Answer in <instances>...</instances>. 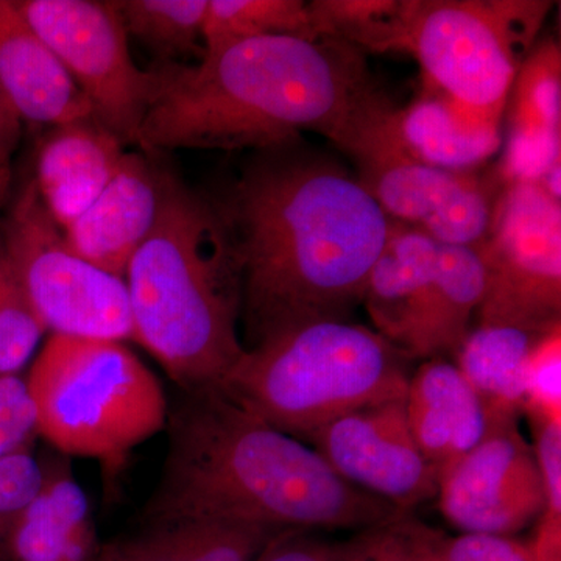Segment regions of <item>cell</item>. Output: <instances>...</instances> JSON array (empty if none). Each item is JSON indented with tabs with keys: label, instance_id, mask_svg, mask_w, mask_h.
<instances>
[{
	"label": "cell",
	"instance_id": "6da1fadb",
	"mask_svg": "<svg viewBox=\"0 0 561 561\" xmlns=\"http://www.w3.org/2000/svg\"><path fill=\"white\" fill-rule=\"evenodd\" d=\"M214 202L241 261L243 348L364 300L391 220L341 162L301 139L256 151Z\"/></svg>",
	"mask_w": 561,
	"mask_h": 561
},
{
	"label": "cell",
	"instance_id": "7a4b0ae2",
	"mask_svg": "<svg viewBox=\"0 0 561 561\" xmlns=\"http://www.w3.org/2000/svg\"><path fill=\"white\" fill-rule=\"evenodd\" d=\"M181 391L169 408L168 453L146 524L208 519L276 531L364 530L409 513L351 485L316 449L219 387Z\"/></svg>",
	"mask_w": 561,
	"mask_h": 561
},
{
	"label": "cell",
	"instance_id": "3957f363",
	"mask_svg": "<svg viewBox=\"0 0 561 561\" xmlns=\"http://www.w3.org/2000/svg\"><path fill=\"white\" fill-rule=\"evenodd\" d=\"M364 51L332 39L268 36L205 51L194 66H165L140 128L147 153L254 151L301 131L330 140L378 91Z\"/></svg>",
	"mask_w": 561,
	"mask_h": 561
},
{
	"label": "cell",
	"instance_id": "277c9868",
	"mask_svg": "<svg viewBox=\"0 0 561 561\" xmlns=\"http://www.w3.org/2000/svg\"><path fill=\"white\" fill-rule=\"evenodd\" d=\"M125 286L133 341L181 390L219 387L245 348L241 261L217 203L164 172L160 213Z\"/></svg>",
	"mask_w": 561,
	"mask_h": 561
},
{
	"label": "cell",
	"instance_id": "5b68a950",
	"mask_svg": "<svg viewBox=\"0 0 561 561\" xmlns=\"http://www.w3.org/2000/svg\"><path fill=\"white\" fill-rule=\"evenodd\" d=\"M411 360L362 324L316 321L243 351L219 389L276 430L309 440L346 413L405 394Z\"/></svg>",
	"mask_w": 561,
	"mask_h": 561
},
{
	"label": "cell",
	"instance_id": "8992f818",
	"mask_svg": "<svg viewBox=\"0 0 561 561\" xmlns=\"http://www.w3.org/2000/svg\"><path fill=\"white\" fill-rule=\"evenodd\" d=\"M25 386L36 434L66 456L116 465L168 423L160 381L124 342L51 334Z\"/></svg>",
	"mask_w": 561,
	"mask_h": 561
},
{
	"label": "cell",
	"instance_id": "52a82bcc",
	"mask_svg": "<svg viewBox=\"0 0 561 561\" xmlns=\"http://www.w3.org/2000/svg\"><path fill=\"white\" fill-rule=\"evenodd\" d=\"M398 106L376 91L330 139L390 220L445 245L478 247L489 234L504 183L493 172L456 173L413 157L398 130Z\"/></svg>",
	"mask_w": 561,
	"mask_h": 561
},
{
	"label": "cell",
	"instance_id": "ba28073f",
	"mask_svg": "<svg viewBox=\"0 0 561 561\" xmlns=\"http://www.w3.org/2000/svg\"><path fill=\"white\" fill-rule=\"evenodd\" d=\"M553 2L404 0L401 51L430 83L468 108L502 119Z\"/></svg>",
	"mask_w": 561,
	"mask_h": 561
},
{
	"label": "cell",
	"instance_id": "9c48e42d",
	"mask_svg": "<svg viewBox=\"0 0 561 561\" xmlns=\"http://www.w3.org/2000/svg\"><path fill=\"white\" fill-rule=\"evenodd\" d=\"M3 256L44 330L76 337L133 341L125 280L101 271L66 242L65 231L28 180L3 221Z\"/></svg>",
	"mask_w": 561,
	"mask_h": 561
},
{
	"label": "cell",
	"instance_id": "30bf717a",
	"mask_svg": "<svg viewBox=\"0 0 561 561\" xmlns=\"http://www.w3.org/2000/svg\"><path fill=\"white\" fill-rule=\"evenodd\" d=\"M478 250L485 268L478 324L538 332L560 327V201L540 184H508Z\"/></svg>",
	"mask_w": 561,
	"mask_h": 561
},
{
	"label": "cell",
	"instance_id": "8fae6325",
	"mask_svg": "<svg viewBox=\"0 0 561 561\" xmlns=\"http://www.w3.org/2000/svg\"><path fill=\"white\" fill-rule=\"evenodd\" d=\"M16 5L90 103L92 117L124 146L138 144L161 69L142 70L133 61L113 0H20Z\"/></svg>",
	"mask_w": 561,
	"mask_h": 561
},
{
	"label": "cell",
	"instance_id": "7c38bea8",
	"mask_svg": "<svg viewBox=\"0 0 561 561\" xmlns=\"http://www.w3.org/2000/svg\"><path fill=\"white\" fill-rule=\"evenodd\" d=\"M438 507L463 534L513 537L537 522L545 483L518 419L502 420L483 440L438 474Z\"/></svg>",
	"mask_w": 561,
	"mask_h": 561
},
{
	"label": "cell",
	"instance_id": "4fadbf2b",
	"mask_svg": "<svg viewBox=\"0 0 561 561\" xmlns=\"http://www.w3.org/2000/svg\"><path fill=\"white\" fill-rule=\"evenodd\" d=\"M309 440L346 482L400 511L437 497L438 472L413 437L405 394L346 413Z\"/></svg>",
	"mask_w": 561,
	"mask_h": 561
},
{
	"label": "cell",
	"instance_id": "5bb4252c",
	"mask_svg": "<svg viewBox=\"0 0 561 561\" xmlns=\"http://www.w3.org/2000/svg\"><path fill=\"white\" fill-rule=\"evenodd\" d=\"M164 172L142 154H125L98 201L62 230L70 250L125 280L133 256L160 213Z\"/></svg>",
	"mask_w": 561,
	"mask_h": 561
},
{
	"label": "cell",
	"instance_id": "9a60e30c",
	"mask_svg": "<svg viewBox=\"0 0 561 561\" xmlns=\"http://www.w3.org/2000/svg\"><path fill=\"white\" fill-rule=\"evenodd\" d=\"M437 242L419 228L391 220L389 238L364 291L378 334L419 359L430 308Z\"/></svg>",
	"mask_w": 561,
	"mask_h": 561
},
{
	"label": "cell",
	"instance_id": "2e32d148",
	"mask_svg": "<svg viewBox=\"0 0 561 561\" xmlns=\"http://www.w3.org/2000/svg\"><path fill=\"white\" fill-rule=\"evenodd\" d=\"M125 154L124 144L92 117L51 127L44 135L33 181L62 230L98 201Z\"/></svg>",
	"mask_w": 561,
	"mask_h": 561
},
{
	"label": "cell",
	"instance_id": "e0dca14e",
	"mask_svg": "<svg viewBox=\"0 0 561 561\" xmlns=\"http://www.w3.org/2000/svg\"><path fill=\"white\" fill-rule=\"evenodd\" d=\"M405 408L416 445L438 474L502 421L490 412L457 365L442 357L424 360L412 373Z\"/></svg>",
	"mask_w": 561,
	"mask_h": 561
},
{
	"label": "cell",
	"instance_id": "ac0fdd59",
	"mask_svg": "<svg viewBox=\"0 0 561 561\" xmlns=\"http://www.w3.org/2000/svg\"><path fill=\"white\" fill-rule=\"evenodd\" d=\"M0 88L22 121L51 128L92 117L90 103L13 0H0Z\"/></svg>",
	"mask_w": 561,
	"mask_h": 561
},
{
	"label": "cell",
	"instance_id": "d6986e66",
	"mask_svg": "<svg viewBox=\"0 0 561 561\" xmlns=\"http://www.w3.org/2000/svg\"><path fill=\"white\" fill-rule=\"evenodd\" d=\"M502 119L468 108L430 83L398 110V130L413 157L446 172H479L504 144Z\"/></svg>",
	"mask_w": 561,
	"mask_h": 561
},
{
	"label": "cell",
	"instance_id": "ffe728a7",
	"mask_svg": "<svg viewBox=\"0 0 561 561\" xmlns=\"http://www.w3.org/2000/svg\"><path fill=\"white\" fill-rule=\"evenodd\" d=\"M13 534L11 561H91L90 504L68 470H44Z\"/></svg>",
	"mask_w": 561,
	"mask_h": 561
},
{
	"label": "cell",
	"instance_id": "44dd1931",
	"mask_svg": "<svg viewBox=\"0 0 561 561\" xmlns=\"http://www.w3.org/2000/svg\"><path fill=\"white\" fill-rule=\"evenodd\" d=\"M280 531L251 524L184 519L149 523L110 549L108 561H254Z\"/></svg>",
	"mask_w": 561,
	"mask_h": 561
},
{
	"label": "cell",
	"instance_id": "7402d4cb",
	"mask_svg": "<svg viewBox=\"0 0 561 561\" xmlns=\"http://www.w3.org/2000/svg\"><path fill=\"white\" fill-rule=\"evenodd\" d=\"M549 331L478 324L454 353L457 368L497 420L519 419L530 354Z\"/></svg>",
	"mask_w": 561,
	"mask_h": 561
},
{
	"label": "cell",
	"instance_id": "603a6c76",
	"mask_svg": "<svg viewBox=\"0 0 561 561\" xmlns=\"http://www.w3.org/2000/svg\"><path fill=\"white\" fill-rule=\"evenodd\" d=\"M485 291V268L478 247L437 242L430 308L419 359L456 353L470 332Z\"/></svg>",
	"mask_w": 561,
	"mask_h": 561
},
{
	"label": "cell",
	"instance_id": "cb8c5ba5",
	"mask_svg": "<svg viewBox=\"0 0 561 561\" xmlns=\"http://www.w3.org/2000/svg\"><path fill=\"white\" fill-rule=\"evenodd\" d=\"M512 142L561 146V51L553 41L531 47L511 91Z\"/></svg>",
	"mask_w": 561,
	"mask_h": 561
},
{
	"label": "cell",
	"instance_id": "d4e9b609",
	"mask_svg": "<svg viewBox=\"0 0 561 561\" xmlns=\"http://www.w3.org/2000/svg\"><path fill=\"white\" fill-rule=\"evenodd\" d=\"M268 36L319 41L313 33L309 3L302 0H208L203 50Z\"/></svg>",
	"mask_w": 561,
	"mask_h": 561
},
{
	"label": "cell",
	"instance_id": "484cf974",
	"mask_svg": "<svg viewBox=\"0 0 561 561\" xmlns=\"http://www.w3.org/2000/svg\"><path fill=\"white\" fill-rule=\"evenodd\" d=\"M317 39L348 44L367 54L401 51L404 0H313Z\"/></svg>",
	"mask_w": 561,
	"mask_h": 561
},
{
	"label": "cell",
	"instance_id": "4316f807",
	"mask_svg": "<svg viewBox=\"0 0 561 561\" xmlns=\"http://www.w3.org/2000/svg\"><path fill=\"white\" fill-rule=\"evenodd\" d=\"M114 7L127 35L162 60L192 54L203 41L208 0H117Z\"/></svg>",
	"mask_w": 561,
	"mask_h": 561
},
{
	"label": "cell",
	"instance_id": "83f0119b",
	"mask_svg": "<svg viewBox=\"0 0 561 561\" xmlns=\"http://www.w3.org/2000/svg\"><path fill=\"white\" fill-rule=\"evenodd\" d=\"M545 483V508L529 541L531 561H561V421L531 423Z\"/></svg>",
	"mask_w": 561,
	"mask_h": 561
},
{
	"label": "cell",
	"instance_id": "f1b7e54d",
	"mask_svg": "<svg viewBox=\"0 0 561 561\" xmlns=\"http://www.w3.org/2000/svg\"><path fill=\"white\" fill-rule=\"evenodd\" d=\"M44 331L0 250V376L18 375Z\"/></svg>",
	"mask_w": 561,
	"mask_h": 561
},
{
	"label": "cell",
	"instance_id": "f546056e",
	"mask_svg": "<svg viewBox=\"0 0 561 561\" xmlns=\"http://www.w3.org/2000/svg\"><path fill=\"white\" fill-rule=\"evenodd\" d=\"M435 531L402 513L346 541L342 561H424Z\"/></svg>",
	"mask_w": 561,
	"mask_h": 561
},
{
	"label": "cell",
	"instance_id": "4dcf8cb0",
	"mask_svg": "<svg viewBox=\"0 0 561 561\" xmlns=\"http://www.w3.org/2000/svg\"><path fill=\"white\" fill-rule=\"evenodd\" d=\"M523 412L531 423L561 421V328L545 334L530 354L524 378Z\"/></svg>",
	"mask_w": 561,
	"mask_h": 561
},
{
	"label": "cell",
	"instance_id": "1f68e13d",
	"mask_svg": "<svg viewBox=\"0 0 561 561\" xmlns=\"http://www.w3.org/2000/svg\"><path fill=\"white\" fill-rule=\"evenodd\" d=\"M43 465L22 449L0 459V561H11V534L43 483Z\"/></svg>",
	"mask_w": 561,
	"mask_h": 561
},
{
	"label": "cell",
	"instance_id": "d6a6232c",
	"mask_svg": "<svg viewBox=\"0 0 561 561\" xmlns=\"http://www.w3.org/2000/svg\"><path fill=\"white\" fill-rule=\"evenodd\" d=\"M424 561H531L529 542L490 534L445 537L435 531Z\"/></svg>",
	"mask_w": 561,
	"mask_h": 561
},
{
	"label": "cell",
	"instance_id": "836d02e7",
	"mask_svg": "<svg viewBox=\"0 0 561 561\" xmlns=\"http://www.w3.org/2000/svg\"><path fill=\"white\" fill-rule=\"evenodd\" d=\"M35 435V409L25 379L0 376V459L28 449Z\"/></svg>",
	"mask_w": 561,
	"mask_h": 561
},
{
	"label": "cell",
	"instance_id": "e575fe53",
	"mask_svg": "<svg viewBox=\"0 0 561 561\" xmlns=\"http://www.w3.org/2000/svg\"><path fill=\"white\" fill-rule=\"evenodd\" d=\"M305 531H280L254 561H342L345 542L321 540Z\"/></svg>",
	"mask_w": 561,
	"mask_h": 561
},
{
	"label": "cell",
	"instance_id": "d590c367",
	"mask_svg": "<svg viewBox=\"0 0 561 561\" xmlns=\"http://www.w3.org/2000/svg\"><path fill=\"white\" fill-rule=\"evenodd\" d=\"M21 117L0 88V164L10 162L11 154L20 142Z\"/></svg>",
	"mask_w": 561,
	"mask_h": 561
},
{
	"label": "cell",
	"instance_id": "8d00e7d4",
	"mask_svg": "<svg viewBox=\"0 0 561 561\" xmlns=\"http://www.w3.org/2000/svg\"><path fill=\"white\" fill-rule=\"evenodd\" d=\"M11 186H13V171H11L10 162H5V164H0V210L9 202Z\"/></svg>",
	"mask_w": 561,
	"mask_h": 561
},
{
	"label": "cell",
	"instance_id": "74e56055",
	"mask_svg": "<svg viewBox=\"0 0 561 561\" xmlns=\"http://www.w3.org/2000/svg\"><path fill=\"white\" fill-rule=\"evenodd\" d=\"M106 561H108V560H106Z\"/></svg>",
	"mask_w": 561,
	"mask_h": 561
}]
</instances>
